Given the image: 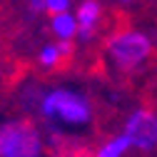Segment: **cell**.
Here are the masks:
<instances>
[{"instance_id": "cell-1", "label": "cell", "mask_w": 157, "mask_h": 157, "mask_svg": "<svg viewBox=\"0 0 157 157\" xmlns=\"http://www.w3.org/2000/svg\"><path fill=\"white\" fill-rule=\"evenodd\" d=\"M33 120L43 127L45 135H67L75 137L95 125L97 107L92 95L85 87L55 82H40L35 92V102L28 112Z\"/></svg>"}, {"instance_id": "cell-2", "label": "cell", "mask_w": 157, "mask_h": 157, "mask_svg": "<svg viewBox=\"0 0 157 157\" xmlns=\"http://www.w3.org/2000/svg\"><path fill=\"white\" fill-rule=\"evenodd\" d=\"M102 65L117 80L145 75L155 55L152 35L137 25H117L102 37Z\"/></svg>"}, {"instance_id": "cell-3", "label": "cell", "mask_w": 157, "mask_h": 157, "mask_svg": "<svg viewBox=\"0 0 157 157\" xmlns=\"http://www.w3.org/2000/svg\"><path fill=\"white\" fill-rule=\"evenodd\" d=\"M0 157H50L45 132L30 115L0 120Z\"/></svg>"}, {"instance_id": "cell-4", "label": "cell", "mask_w": 157, "mask_h": 157, "mask_svg": "<svg viewBox=\"0 0 157 157\" xmlns=\"http://www.w3.org/2000/svg\"><path fill=\"white\" fill-rule=\"evenodd\" d=\"M120 132L125 135V140L132 152L140 155H152L157 147V115L147 105H137L125 112Z\"/></svg>"}, {"instance_id": "cell-5", "label": "cell", "mask_w": 157, "mask_h": 157, "mask_svg": "<svg viewBox=\"0 0 157 157\" xmlns=\"http://www.w3.org/2000/svg\"><path fill=\"white\" fill-rule=\"evenodd\" d=\"M72 15L77 23L75 45H90L100 37L107 23V5L105 0H77L72 3Z\"/></svg>"}, {"instance_id": "cell-6", "label": "cell", "mask_w": 157, "mask_h": 157, "mask_svg": "<svg viewBox=\"0 0 157 157\" xmlns=\"http://www.w3.org/2000/svg\"><path fill=\"white\" fill-rule=\"evenodd\" d=\"M72 55H75V43L48 40L35 50V67L45 75H55L72 60Z\"/></svg>"}, {"instance_id": "cell-7", "label": "cell", "mask_w": 157, "mask_h": 157, "mask_svg": "<svg viewBox=\"0 0 157 157\" xmlns=\"http://www.w3.org/2000/svg\"><path fill=\"white\" fill-rule=\"evenodd\" d=\"M48 30L52 35V40L75 43V37H77V23H75L72 8L70 10H60V13H50L48 15Z\"/></svg>"}, {"instance_id": "cell-8", "label": "cell", "mask_w": 157, "mask_h": 157, "mask_svg": "<svg viewBox=\"0 0 157 157\" xmlns=\"http://www.w3.org/2000/svg\"><path fill=\"white\" fill-rule=\"evenodd\" d=\"M130 152L132 150H130V145L125 140V135L117 130V132L102 137V140L92 147V155L90 157H130Z\"/></svg>"}, {"instance_id": "cell-9", "label": "cell", "mask_w": 157, "mask_h": 157, "mask_svg": "<svg viewBox=\"0 0 157 157\" xmlns=\"http://www.w3.org/2000/svg\"><path fill=\"white\" fill-rule=\"evenodd\" d=\"M72 3H75V0H43L45 15H50V13H60V10H70Z\"/></svg>"}, {"instance_id": "cell-10", "label": "cell", "mask_w": 157, "mask_h": 157, "mask_svg": "<svg viewBox=\"0 0 157 157\" xmlns=\"http://www.w3.org/2000/svg\"><path fill=\"white\" fill-rule=\"evenodd\" d=\"M25 10H28L30 17H43V15H45L43 0H25Z\"/></svg>"}, {"instance_id": "cell-11", "label": "cell", "mask_w": 157, "mask_h": 157, "mask_svg": "<svg viewBox=\"0 0 157 157\" xmlns=\"http://www.w3.org/2000/svg\"><path fill=\"white\" fill-rule=\"evenodd\" d=\"M117 10H130L132 5H137V0H110Z\"/></svg>"}, {"instance_id": "cell-12", "label": "cell", "mask_w": 157, "mask_h": 157, "mask_svg": "<svg viewBox=\"0 0 157 157\" xmlns=\"http://www.w3.org/2000/svg\"><path fill=\"white\" fill-rule=\"evenodd\" d=\"M5 70V52H3V48H0V72Z\"/></svg>"}]
</instances>
